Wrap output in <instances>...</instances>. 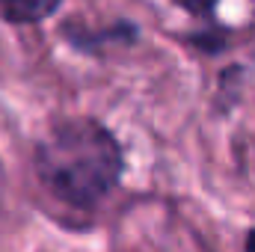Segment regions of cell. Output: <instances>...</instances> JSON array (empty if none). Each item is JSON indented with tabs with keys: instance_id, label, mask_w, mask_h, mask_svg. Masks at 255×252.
I'll list each match as a JSON object with an SVG mask.
<instances>
[{
	"instance_id": "obj_3",
	"label": "cell",
	"mask_w": 255,
	"mask_h": 252,
	"mask_svg": "<svg viewBox=\"0 0 255 252\" xmlns=\"http://www.w3.org/2000/svg\"><path fill=\"white\" fill-rule=\"evenodd\" d=\"M65 36L74 48L80 51H98L101 45L107 42H133L136 39V27L133 24H116L113 30H98V33H89V30H74V27H65Z\"/></svg>"
},
{
	"instance_id": "obj_4",
	"label": "cell",
	"mask_w": 255,
	"mask_h": 252,
	"mask_svg": "<svg viewBox=\"0 0 255 252\" xmlns=\"http://www.w3.org/2000/svg\"><path fill=\"white\" fill-rule=\"evenodd\" d=\"M175 6H181L184 12H190L196 18H211L217 12V3L220 0H172Z\"/></svg>"
},
{
	"instance_id": "obj_5",
	"label": "cell",
	"mask_w": 255,
	"mask_h": 252,
	"mask_svg": "<svg viewBox=\"0 0 255 252\" xmlns=\"http://www.w3.org/2000/svg\"><path fill=\"white\" fill-rule=\"evenodd\" d=\"M247 250H255V229L247 235Z\"/></svg>"
},
{
	"instance_id": "obj_1",
	"label": "cell",
	"mask_w": 255,
	"mask_h": 252,
	"mask_svg": "<svg viewBox=\"0 0 255 252\" xmlns=\"http://www.w3.org/2000/svg\"><path fill=\"white\" fill-rule=\"evenodd\" d=\"M33 166L51 196L92 208L119 184L125 160L116 136L95 119H63L36 145Z\"/></svg>"
},
{
	"instance_id": "obj_2",
	"label": "cell",
	"mask_w": 255,
	"mask_h": 252,
	"mask_svg": "<svg viewBox=\"0 0 255 252\" xmlns=\"http://www.w3.org/2000/svg\"><path fill=\"white\" fill-rule=\"evenodd\" d=\"M60 6L63 0H0V18L9 24H39Z\"/></svg>"
}]
</instances>
